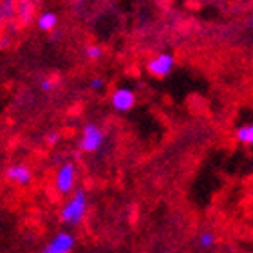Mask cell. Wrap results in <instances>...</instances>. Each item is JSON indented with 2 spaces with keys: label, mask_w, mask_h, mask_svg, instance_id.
Returning <instances> with one entry per match:
<instances>
[{
  "label": "cell",
  "mask_w": 253,
  "mask_h": 253,
  "mask_svg": "<svg viewBox=\"0 0 253 253\" xmlns=\"http://www.w3.org/2000/svg\"><path fill=\"white\" fill-rule=\"evenodd\" d=\"M87 210H89L87 192L84 188L76 190V192L73 190V195L65 201V205L60 210V221L67 226H76L84 221V217L87 215Z\"/></svg>",
  "instance_id": "1"
},
{
  "label": "cell",
  "mask_w": 253,
  "mask_h": 253,
  "mask_svg": "<svg viewBox=\"0 0 253 253\" xmlns=\"http://www.w3.org/2000/svg\"><path fill=\"white\" fill-rule=\"evenodd\" d=\"M105 141V132L96 123H87L82 130V139H80V148L87 154L98 152Z\"/></svg>",
  "instance_id": "2"
},
{
  "label": "cell",
  "mask_w": 253,
  "mask_h": 253,
  "mask_svg": "<svg viewBox=\"0 0 253 253\" xmlns=\"http://www.w3.org/2000/svg\"><path fill=\"white\" fill-rule=\"evenodd\" d=\"M76 167L71 161H65L58 167L56 170V175H54V188L60 195H69L74 190L76 185Z\"/></svg>",
  "instance_id": "3"
},
{
  "label": "cell",
  "mask_w": 253,
  "mask_h": 253,
  "mask_svg": "<svg viewBox=\"0 0 253 253\" xmlns=\"http://www.w3.org/2000/svg\"><path fill=\"white\" fill-rule=\"evenodd\" d=\"M175 67V56L172 53H159L148 60L147 71L156 78H167Z\"/></svg>",
  "instance_id": "4"
},
{
  "label": "cell",
  "mask_w": 253,
  "mask_h": 253,
  "mask_svg": "<svg viewBox=\"0 0 253 253\" xmlns=\"http://www.w3.org/2000/svg\"><path fill=\"white\" fill-rule=\"evenodd\" d=\"M136 92L130 87H118L111 94V105L118 112H128L136 105Z\"/></svg>",
  "instance_id": "5"
},
{
  "label": "cell",
  "mask_w": 253,
  "mask_h": 253,
  "mask_svg": "<svg viewBox=\"0 0 253 253\" xmlns=\"http://www.w3.org/2000/svg\"><path fill=\"white\" fill-rule=\"evenodd\" d=\"M74 246H76V239H74L73 233L60 232L51 239V243L45 246L43 252L45 253H69V252H73Z\"/></svg>",
  "instance_id": "6"
},
{
  "label": "cell",
  "mask_w": 253,
  "mask_h": 253,
  "mask_svg": "<svg viewBox=\"0 0 253 253\" xmlns=\"http://www.w3.org/2000/svg\"><path fill=\"white\" fill-rule=\"evenodd\" d=\"M5 179L11 181L13 185L27 186L33 181V172L27 165H22V163L11 165V167H7V170H5Z\"/></svg>",
  "instance_id": "7"
},
{
  "label": "cell",
  "mask_w": 253,
  "mask_h": 253,
  "mask_svg": "<svg viewBox=\"0 0 253 253\" xmlns=\"http://www.w3.org/2000/svg\"><path fill=\"white\" fill-rule=\"evenodd\" d=\"M16 18V0H0V27H7Z\"/></svg>",
  "instance_id": "8"
},
{
  "label": "cell",
  "mask_w": 253,
  "mask_h": 253,
  "mask_svg": "<svg viewBox=\"0 0 253 253\" xmlns=\"http://www.w3.org/2000/svg\"><path fill=\"white\" fill-rule=\"evenodd\" d=\"M37 27L43 33H51L58 27V15L53 11H45L37 18Z\"/></svg>",
  "instance_id": "9"
},
{
  "label": "cell",
  "mask_w": 253,
  "mask_h": 253,
  "mask_svg": "<svg viewBox=\"0 0 253 253\" xmlns=\"http://www.w3.org/2000/svg\"><path fill=\"white\" fill-rule=\"evenodd\" d=\"M33 0H16V18L20 24H27L33 18Z\"/></svg>",
  "instance_id": "10"
},
{
  "label": "cell",
  "mask_w": 253,
  "mask_h": 253,
  "mask_svg": "<svg viewBox=\"0 0 253 253\" xmlns=\"http://www.w3.org/2000/svg\"><path fill=\"white\" fill-rule=\"evenodd\" d=\"M235 139H237L241 145H253V123H246V125H241L235 132Z\"/></svg>",
  "instance_id": "11"
},
{
  "label": "cell",
  "mask_w": 253,
  "mask_h": 253,
  "mask_svg": "<svg viewBox=\"0 0 253 253\" xmlns=\"http://www.w3.org/2000/svg\"><path fill=\"white\" fill-rule=\"evenodd\" d=\"M197 244H199L203 250H210L213 248V244H215V235L211 232H203L197 239Z\"/></svg>",
  "instance_id": "12"
},
{
  "label": "cell",
  "mask_w": 253,
  "mask_h": 253,
  "mask_svg": "<svg viewBox=\"0 0 253 253\" xmlns=\"http://www.w3.org/2000/svg\"><path fill=\"white\" fill-rule=\"evenodd\" d=\"M105 85H107V82L103 76H94V78L89 82L90 90H94V92H101V90L105 89Z\"/></svg>",
  "instance_id": "13"
},
{
  "label": "cell",
  "mask_w": 253,
  "mask_h": 253,
  "mask_svg": "<svg viewBox=\"0 0 253 253\" xmlns=\"http://www.w3.org/2000/svg\"><path fill=\"white\" fill-rule=\"evenodd\" d=\"M85 54H87L89 60H100L103 56V49L100 45H89V47L85 49Z\"/></svg>",
  "instance_id": "14"
},
{
  "label": "cell",
  "mask_w": 253,
  "mask_h": 253,
  "mask_svg": "<svg viewBox=\"0 0 253 253\" xmlns=\"http://www.w3.org/2000/svg\"><path fill=\"white\" fill-rule=\"evenodd\" d=\"M54 87H56V80L45 78L40 82V89H42L43 92H51V90H54Z\"/></svg>",
  "instance_id": "15"
},
{
  "label": "cell",
  "mask_w": 253,
  "mask_h": 253,
  "mask_svg": "<svg viewBox=\"0 0 253 253\" xmlns=\"http://www.w3.org/2000/svg\"><path fill=\"white\" fill-rule=\"evenodd\" d=\"M60 134L58 132H51V134H47V143L51 145V147H54V145H58L60 143Z\"/></svg>",
  "instance_id": "16"
}]
</instances>
